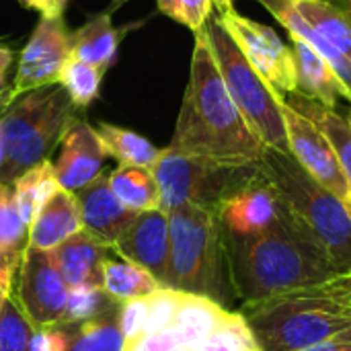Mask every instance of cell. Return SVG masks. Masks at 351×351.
Here are the masks:
<instances>
[{"label": "cell", "instance_id": "1", "mask_svg": "<svg viewBox=\"0 0 351 351\" xmlns=\"http://www.w3.org/2000/svg\"><path fill=\"white\" fill-rule=\"evenodd\" d=\"M222 234L230 286L241 306L339 276L290 208L261 232L241 237L222 230Z\"/></svg>", "mask_w": 351, "mask_h": 351}, {"label": "cell", "instance_id": "2", "mask_svg": "<svg viewBox=\"0 0 351 351\" xmlns=\"http://www.w3.org/2000/svg\"><path fill=\"white\" fill-rule=\"evenodd\" d=\"M193 35L195 43L189 82L173 140L167 148L181 154L202 156L224 167L257 165L267 146L259 140L232 101L204 29Z\"/></svg>", "mask_w": 351, "mask_h": 351}, {"label": "cell", "instance_id": "3", "mask_svg": "<svg viewBox=\"0 0 351 351\" xmlns=\"http://www.w3.org/2000/svg\"><path fill=\"white\" fill-rule=\"evenodd\" d=\"M259 351H300L351 327V298L341 276L241 306Z\"/></svg>", "mask_w": 351, "mask_h": 351}, {"label": "cell", "instance_id": "4", "mask_svg": "<svg viewBox=\"0 0 351 351\" xmlns=\"http://www.w3.org/2000/svg\"><path fill=\"white\" fill-rule=\"evenodd\" d=\"M171 261L169 286L173 290L210 298L228 308L234 298L224 234L216 210L179 206L169 210Z\"/></svg>", "mask_w": 351, "mask_h": 351}, {"label": "cell", "instance_id": "5", "mask_svg": "<svg viewBox=\"0 0 351 351\" xmlns=\"http://www.w3.org/2000/svg\"><path fill=\"white\" fill-rule=\"evenodd\" d=\"M257 167L319 241L335 271L351 274V218L343 199L315 181L290 152L267 148Z\"/></svg>", "mask_w": 351, "mask_h": 351}, {"label": "cell", "instance_id": "6", "mask_svg": "<svg viewBox=\"0 0 351 351\" xmlns=\"http://www.w3.org/2000/svg\"><path fill=\"white\" fill-rule=\"evenodd\" d=\"M80 113L62 84H47L12 99L0 113L6 165L0 183L12 181L58 148L70 119Z\"/></svg>", "mask_w": 351, "mask_h": 351}, {"label": "cell", "instance_id": "7", "mask_svg": "<svg viewBox=\"0 0 351 351\" xmlns=\"http://www.w3.org/2000/svg\"><path fill=\"white\" fill-rule=\"evenodd\" d=\"M123 351H259L239 311L181 292L171 323L125 341Z\"/></svg>", "mask_w": 351, "mask_h": 351}, {"label": "cell", "instance_id": "8", "mask_svg": "<svg viewBox=\"0 0 351 351\" xmlns=\"http://www.w3.org/2000/svg\"><path fill=\"white\" fill-rule=\"evenodd\" d=\"M204 33L208 37L220 76L232 101L253 128V132L267 148L288 152V138L280 97L247 62L241 47L230 37L218 14H212L206 21Z\"/></svg>", "mask_w": 351, "mask_h": 351}, {"label": "cell", "instance_id": "9", "mask_svg": "<svg viewBox=\"0 0 351 351\" xmlns=\"http://www.w3.org/2000/svg\"><path fill=\"white\" fill-rule=\"evenodd\" d=\"M251 167H224L202 156L162 148L160 158L152 167L160 189V208L167 212L179 206L216 210Z\"/></svg>", "mask_w": 351, "mask_h": 351}, {"label": "cell", "instance_id": "10", "mask_svg": "<svg viewBox=\"0 0 351 351\" xmlns=\"http://www.w3.org/2000/svg\"><path fill=\"white\" fill-rule=\"evenodd\" d=\"M218 19L241 47L247 62L257 70V74L271 86L278 97L296 93L298 78L294 51L271 27L243 16L234 6L218 10Z\"/></svg>", "mask_w": 351, "mask_h": 351}, {"label": "cell", "instance_id": "11", "mask_svg": "<svg viewBox=\"0 0 351 351\" xmlns=\"http://www.w3.org/2000/svg\"><path fill=\"white\" fill-rule=\"evenodd\" d=\"M12 294L35 329L64 321L70 288L64 282L51 251L27 247L12 276Z\"/></svg>", "mask_w": 351, "mask_h": 351}, {"label": "cell", "instance_id": "12", "mask_svg": "<svg viewBox=\"0 0 351 351\" xmlns=\"http://www.w3.org/2000/svg\"><path fill=\"white\" fill-rule=\"evenodd\" d=\"M70 53L72 31L68 29L64 14L41 16L19 56V66L10 84L8 103L33 88L58 84L62 66L66 64Z\"/></svg>", "mask_w": 351, "mask_h": 351}, {"label": "cell", "instance_id": "13", "mask_svg": "<svg viewBox=\"0 0 351 351\" xmlns=\"http://www.w3.org/2000/svg\"><path fill=\"white\" fill-rule=\"evenodd\" d=\"M286 208L288 206L278 187L259 171L257 165H253L243 181L220 202L216 214L224 232L245 237L271 226Z\"/></svg>", "mask_w": 351, "mask_h": 351}, {"label": "cell", "instance_id": "14", "mask_svg": "<svg viewBox=\"0 0 351 351\" xmlns=\"http://www.w3.org/2000/svg\"><path fill=\"white\" fill-rule=\"evenodd\" d=\"M284 125L288 138V152L298 160V165L323 187H327L337 197H348L350 185L343 175V169L327 140V136L302 113L290 107L282 97Z\"/></svg>", "mask_w": 351, "mask_h": 351}, {"label": "cell", "instance_id": "15", "mask_svg": "<svg viewBox=\"0 0 351 351\" xmlns=\"http://www.w3.org/2000/svg\"><path fill=\"white\" fill-rule=\"evenodd\" d=\"M111 249L121 259L148 269L162 288L169 286L171 230L167 210L156 208L140 212Z\"/></svg>", "mask_w": 351, "mask_h": 351}, {"label": "cell", "instance_id": "16", "mask_svg": "<svg viewBox=\"0 0 351 351\" xmlns=\"http://www.w3.org/2000/svg\"><path fill=\"white\" fill-rule=\"evenodd\" d=\"M58 148L60 152L53 162V171L60 187L74 193L103 173L107 152L95 128L80 117V113L70 119Z\"/></svg>", "mask_w": 351, "mask_h": 351}, {"label": "cell", "instance_id": "17", "mask_svg": "<svg viewBox=\"0 0 351 351\" xmlns=\"http://www.w3.org/2000/svg\"><path fill=\"white\" fill-rule=\"evenodd\" d=\"M74 195L80 206L82 230H86L88 234H93L109 247H113V243L140 214L125 208L115 197L109 185V173H101L88 185L74 191Z\"/></svg>", "mask_w": 351, "mask_h": 351}, {"label": "cell", "instance_id": "18", "mask_svg": "<svg viewBox=\"0 0 351 351\" xmlns=\"http://www.w3.org/2000/svg\"><path fill=\"white\" fill-rule=\"evenodd\" d=\"M111 247L80 230L51 249L53 261L68 288H103V261Z\"/></svg>", "mask_w": 351, "mask_h": 351}, {"label": "cell", "instance_id": "19", "mask_svg": "<svg viewBox=\"0 0 351 351\" xmlns=\"http://www.w3.org/2000/svg\"><path fill=\"white\" fill-rule=\"evenodd\" d=\"M290 39L296 60V93L315 99L329 109H337L339 101H348L351 105V90L331 68V64L298 35L290 33Z\"/></svg>", "mask_w": 351, "mask_h": 351}, {"label": "cell", "instance_id": "20", "mask_svg": "<svg viewBox=\"0 0 351 351\" xmlns=\"http://www.w3.org/2000/svg\"><path fill=\"white\" fill-rule=\"evenodd\" d=\"M80 230L82 216L76 195L64 187H58L31 222L29 245L41 251H51Z\"/></svg>", "mask_w": 351, "mask_h": 351}, {"label": "cell", "instance_id": "21", "mask_svg": "<svg viewBox=\"0 0 351 351\" xmlns=\"http://www.w3.org/2000/svg\"><path fill=\"white\" fill-rule=\"evenodd\" d=\"M121 35V29H117L111 21V12L105 10L72 33L70 56L99 68L101 72H107L117 58Z\"/></svg>", "mask_w": 351, "mask_h": 351}, {"label": "cell", "instance_id": "22", "mask_svg": "<svg viewBox=\"0 0 351 351\" xmlns=\"http://www.w3.org/2000/svg\"><path fill=\"white\" fill-rule=\"evenodd\" d=\"M121 302H113L101 315L76 321L60 323L66 333V351H123L125 337L119 325Z\"/></svg>", "mask_w": 351, "mask_h": 351}, {"label": "cell", "instance_id": "23", "mask_svg": "<svg viewBox=\"0 0 351 351\" xmlns=\"http://www.w3.org/2000/svg\"><path fill=\"white\" fill-rule=\"evenodd\" d=\"M290 107H294L298 113H302L304 117H308L329 140L341 169L343 175L348 179L351 191V125L346 115H339L337 109H329L321 103H317L315 99H308L300 93H290L286 97H282Z\"/></svg>", "mask_w": 351, "mask_h": 351}, {"label": "cell", "instance_id": "24", "mask_svg": "<svg viewBox=\"0 0 351 351\" xmlns=\"http://www.w3.org/2000/svg\"><path fill=\"white\" fill-rule=\"evenodd\" d=\"M298 14L351 62V4L329 0H292Z\"/></svg>", "mask_w": 351, "mask_h": 351}, {"label": "cell", "instance_id": "25", "mask_svg": "<svg viewBox=\"0 0 351 351\" xmlns=\"http://www.w3.org/2000/svg\"><path fill=\"white\" fill-rule=\"evenodd\" d=\"M292 35H298L300 39H304L313 49H317L329 64L331 68L337 72V76L346 82V86L351 90V62L339 53L327 39H323L294 8L292 0H259Z\"/></svg>", "mask_w": 351, "mask_h": 351}, {"label": "cell", "instance_id": "26", "mask_svg": "<svg viewBox=\"0 0 351 351\" xmlns=\"http://www.w3.org/2000/svg\"><path fill=\"white\" fill-rule=\"evenodd\" d=\"M109 185L115 197L134 212L160 208V189L152 169L136 165H119L109 173Z\"/></svg>", "mask_w": 351, "mask_h": 351}, {"label": "cell", "instance_id": "27", "mask_svg": "<svg viewBox=\"0 0 351 351\" xmlns=\"http://www.w3.org/2000/svg\"><path fill=\"white\" fill-rule=\"evenodd\" d=\"M95 132L107 156L115 158L119 165H136V167L152 169L162 154V148L154 146L150 140L115 123L101 121L95 125Z\"/></svg>", "mask_w": 351, "mask_h": 351}, {"label": "cell", "instance_id": "28", "mask_svg": "<svg viewBox=\"0 0 351 351\" xmlns=\"http://www.w3.org/2000/svg\"><path fill=\"white\" fill-rule=\"evenodd\" d=\"M58 187H60V183L56 179L53 162L49 158L33 165L27 171H23L12 181L14 204H16L19 216L23 218V222L27 226H31V222L39 214V210L43 208V204L53 195V191Z\"/></svg>", "mask_w": 351, "mask_h": 351}, {"label": "cell", "instance_id": "29", "mask_svg": "<svg viewBox=\"0 0 351 351\" xmlns=\"http://www.w3.org/2000/svg\"><path fill=\"white\" fill-rule=\"evenodd\" d=\"M158 288H162L158 280L148 269L132 261H117L111 257L103 261V290L121 304L146 298L154 294Z\"/></svg>", "mask_w": 351, "mask_h": 351}, {"label": "cell", "instance_id": "30", "mask_svg": "<svg viewBox=\"0 0 351 351\" xmlns=\"http://www.w3.org/2000/svg\"><path fill=\"white\" fill-rule=\"evenodd\" d=\"M29 247V226L19 216L12 185L0 183V271H14Z\"/></svg>", "mask_w": 351, "mask_h": 351}, {"label": "cell", "instance_id": "31", "mask_svg": "<svg viewBox=\"0 0 351 351\" xmlns=\"http://www.w3.org/2000/svg\"><path fill=\"white\" fill-rule=\"evenodd\" d=\"M103 74L105 72H101L99 68L70 56L66 60V64L62 66L58 84H62L66 88V93L72 99V103L76 105V109L84 111L90 103H95L99 99Z\"/></svg>", "mask_w": 351, "mask_h": 351}, {"label": "cell", "instance_id": "32", "mask_svg": "<svg viewBox=\"0 0 351 351\" xmlns=\"http://www.w3.org/2000/svg\"><path fill=\"white\" fill-rule=\"evenodd\" d=\"M33 331L35 327L10 290L0 302V351H27Z\"/></svg>", "mask_w": 351, "mask_h": 351}, {"label": "cell", "instance_id": "33", "mask_svg": "<svg viewBox=\"0 0 351 351\" xmlns=\"http://www.w3.org/2000/svg\"><path fill=\"white\" fill-rule=\"evenodd\" d=\"M115 300L103 288H72L62 323L86 321L107 311Z\"/></svg>", "mask_w": 351, "mask_h": 351}, {"label": "cell", "instance_id": "34", "mask_svg": "<svg viewBox=\"0 0 351 351\" xmlns=\"http://www.w3.org/2000/svg\"><path fill=\"white\" fill-rule=\"evenodd\" d=\"M156 4L165 16L191 29L193 33L204 29L214 8L212 0H156Z\"/></svg>", "mask_w": 351, "mask_h": 351}, {"label": "cell", "instance_id": "35", "mask_svg": "<svg viewBox=\"0 0 351 351\" xmlns=\"http://www.w3.org/2000/svg\"><path fill=\"white\" fill-rule=\"evenodd\" d=\"M146 317H148V296L146 298H138V300H130V302H123L121 304V311H119V325H121V331H123V337L125 341L138 337L144 329V323H146Z\"/></svg>", "mask_w": 351, "mask_h": 351}, {"label": "cell", "instance_id": "36", "mask_svg": "<svg viewBox=\"0 0 351 351\" xmlns=\"http://www.w3.org/2000/svg\"><path fill=\"white\" fill-rule=\"evenodd\" d=\"M27 351H66V333L62 325L35 329Z\"/></svg>", "mask_w": 351, "mask_h": 351}, {"label": "cell", "instance_id": "37", "mask_svg": "<svg viewBox=\"0 0 351 351\" xmlns=\"http://www.w3.org/2000/svg\"><path fill=\"white\" fill-rule=\"evenodd\" d=\"M14 62V51L8 45L0 43V99H10V86H8V72Z\"/></svg>", "mask_w": 351, "mask_h": 351}, {"label": "cell", "instance_id": "38", "mask_svg": "<svg viewBox=\"0 0 351 351\" xmlns=\"http://www.w3.org/2000/svg\"><path fill=\"white\" fill-rule=\"evenodd\" d=\"M300 351H351V327L337 333V335H333V337H329V339H325V341H321V343H317V346H313V348Z\"/></svg>", "mask_w": 351, "mask_h": 351}, {"label": "cell", "instance_id": "39", "mask_svg": "<svg viewBox=\"0 0 351 351\" xmlns=\"http://www.w3.org/2000/svg\"><path fill=\"white\" fill-rule=\"evenodd\" d=\"M21 4L41 12V16H58L64 14L68 0H21Z\"/></svg>", "mask_w": 351, "mask_h": 351}, {"label": "cell", "instance_id": "40", "mask_svg": "<svg viewBox=\"0 0 351 351\" xmlns=\"http://www.w3.org/2000/svg\"><path fill=\"white\" fill-rule=\"evenodd\" d=\"M12 276L14 271H0V302L12 290Z\"/></svg>", "mask_w": 351, "mask_h": 351}, {"label": "cell", "instance_id": "41", "mask_svg": "<svg viewBox=\"0 0 351 351\" xmlns=\"http://www.w3.org/2000/svg\"><path fill=\"white\" fill-rule=\"evenodd\" d=\"M4 165H6V148H4V138H2V130H0V179L4 173Z\"/></svg>", "mask_w": 351, "mask_h": 351}, {"label": "cell", "instance_id": "42", "mask_svg": "<svg viewBox=\"0 0 351 351\" xmlns=\"http://www.w3.org/2000/svg\"><path fill=\"white\" fill-rule=\"evenodd\" d=\"M232 2H234V0H212V4H214L218 10H224V8H230V6H234Z\"/></svg>", "mask_w": 351, "mask_h": 351}, {"label": "cell", "instance_id": "43", "mask_svg": "<svg viewBox=\"0 0 351 351\" xmlns=\"http://www.w3.org/2000/svg\"><path fill=\"white\" fill-rule=\"evenodd\" d=\"M343 278V282H346V288H348V294H350L351 298V274H346V276H341Z\"/></svg>", "mask_w": 351, "mask_h": 351}, {"label": "cell", "instance_id": "44", "mask_svg": "<svg viewBox=\"0 0 351 351\" xmlns=\"http://www.w3.org/2000/svg\"><path fill=\"white\" fill-rule=\"evenodd\" d=\"M343 204H346V210H348V214H350L351 218V193L348 197H343Z\"/></svg>", "mask_w": 351, "mask_h": 351}, {"label": "cell", "instance_id": "45", "mask_svg": "<svg viewBox=\"0 0 351 351\" xmlns=\"http://www.w3.org/2000/svg\"><path fill=\"white\" fill-rule=\"evenodd\" d=\"M8 105V99H0V113L4 111V107Z\"/></svg>", "mask_w": 351, "mask_h": 351}, {"label": "cell", "instance_id": "46", "mask_svg": "<svg viewBox=\"0 0 351 351\" xmlns=\"http://www.w3.org/2000/svg\"><path fill=\"white\" fill-rule=\"evenodd\" d=\"M346 117H348V121H350V125H351V105H350V109H348V115H346Z\"/></svg>", "mask_w": 351, "mask_h": 351}, {"label": "cell", "instance_id": "47", "mask_svg": "<svg viewBox=\"0 0 351 351\" xmlns=\"http://www.w3.org/2000/svg\"><path fill=\"white\" fill-rule=\"evenodd\" d=\"M341 2H348V4H351V0H341Z\"/></svg>", "mask_w": 351, "mask_h": 351}, {"label": "cell", "instance_id": "48", "mask_svg": "<svg viewBox=\"0 0 351 351\" xmlns=\"http://www.w3.org/2000/svg\"><path fill=\"white\" fill-rule=\"evenodd\" d=\"M16 2H21V0H16Z\"/></svg>", "mask_w": 351, "mask_h": 351}]
</instances>
